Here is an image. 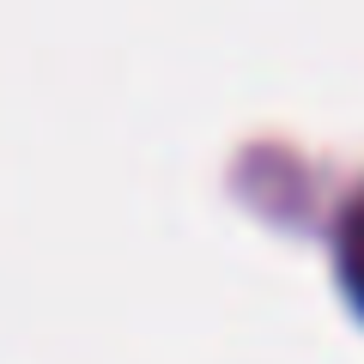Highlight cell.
Wrapping results in <instances>:
<instances>
[{
    "mask_svg": "<svg viewBox=\"0 0 364 364\" xmlns=\"http://www.w3.org/2000/svg\"><path fill=\"white\" fill-rule=\"evenodd\" d=\"M346 279H352V291L364 298V219L352 225V237H346Z\"/></svg>",
    "mask_w": 364,
    "mask_h": 364,
    "instance_id": "6da1fadb",
    "label": "cell"
}]
</instances>
